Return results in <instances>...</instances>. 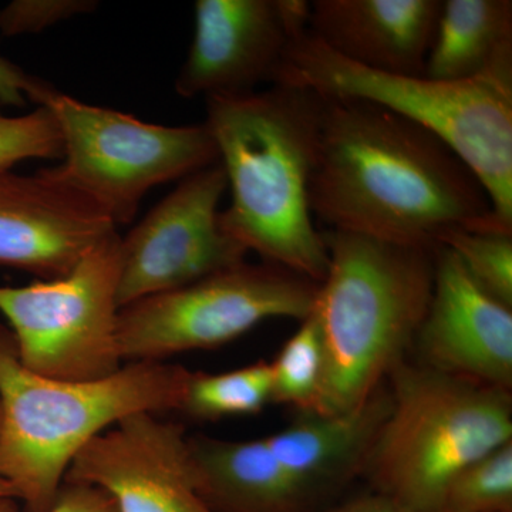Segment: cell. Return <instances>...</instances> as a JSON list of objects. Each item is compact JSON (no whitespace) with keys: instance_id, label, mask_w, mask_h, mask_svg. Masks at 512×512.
<instances>
[{"instance_id":"52a82bcc","label":"cell","mask_w":512,"mask_h":512,"mask_svg":"<svg viewBox=\"0 0 512 512\" xmlns=\"http://www.w3.org/2000/svg\"><path fill=\"white\" fill-rule=\"evenodd\" d=\"M42 106L55 113L63 138L57 174L99 202L119 225L136 217L154 187L220 163L204 123L170 127L92 106L53 90Z\"/></svg>"},{"instance_id":"3957f363","label":"cell","mask_w":512,"mask_h":512,"mask_svg":"<svg viewBox=\"0 0 512 512\" xmlns=\"http://www.w3.org/2000/svg\"><path fill=\"white\" fill-rule=\"evenodd\" d=\"M329 266L313 311L323 345L316 414L338 416L369 402L404 362L427 309L434 249L328 229Z\"/></svg>"},{"instance_id":"44dd1931","label":"cell","mask_w":512,"mask_h":512,"mask_svg":"<svg viewBox=\"0 0 512 512\" xmlns=\"http://www.w3.org/2000/svg\"><path fill=\"white\" fill-rule=\"evenodd\" d=\"M460 259L485 292L512 308V232L488 220L476 228H457L439 241Z\"/></svg>"},{"instance_id":"7a4b0ae2","label":"cell","mask_w":512,"mask_h":512,"mask_svg":"<svg viewBox=\"0 0 512 512\" xmlns=\"http://www.w3.org/2000/svg\"><path fill=\"white\" fill-rule=\"evenodd\" d=\"M320 114L318 94L272 84L265 92L207 99L204 123L231 190L222 231L266 264L318 284L329 266L309 198Z\"/></svg>"},{"instance_id":"9c48e42d","label":"cell","mask_w":512,"mask_h":512,"mask_svg":"<svg viewBox=\"0 0 512 512\" xmlns=\"http://www.w3.org/2000/svg\"><path fill=\"white\" fill-rule=\"evenodd\" d=\"M119 234L104 241L63 278L0 286L20 363L49 379L92 382L121 367L117 342Z\"/></svg>"},{"instance_id":"484cf974","label":"cell","mask_w":512,"mask_h":512,"mask_svg":"<svg viewBox=\"0 0 512 512\" xmlns=\"http://www.w3.org/2000/svg\"><path fill=\"white\" fill-rule=\"evenodd\" d=\"M46 512H119L109 495L92 485L63 483L56 503Z\"/></svg>"},{"instance_id":"7402d4cb","label":"cell","mask_w":512,"mask_h":512,"mask_svg":"<svg viewBox=\"0 0 512 512\" xmlns=\"http://www.w3.org/2000/svg\"><path fill=\"white\" fill-rule=\"evenodd\" d=\"M441 512H512V441L464 468L448 485Z\"/></svg>"},{"instance_id":"83f0119b","label":"cell","mask_w":512,"mask_h":512,"mask_svg":"<svg viewBox=\"0 0 512 512\" xmlns=\"http://www.w3.org/2000/svg\"><path fill=\"white\" fill-rule=\"evenodd\" d=\"M20 503L12 485L0 476V512H19Z\"/></svg>"},{"instance_id":"4316f807","label":"cell","mask_w":512,"mask_h":512,"mask_svg":"<svg viewBox=\"0 0 512 512\" xmlns=\"http://www.w3.org/2000/svg\"><path fill=\"white\" fill-rule=\"evenodd\" d=\"M329 512H420L410 510L404 505L384 497V495L376 494L372 497L359 498V500L350 501V503L342 505Z\"/></svg>"},{"instance_id":"9a60e30c","label":"cell","mask_w":512,"mask_h":512,"mask_svg":"<svg viewBox=\"0 0 512 512\" xmlns=\"http://www.w3.org/2000/svg\"><path fill=\"white\" fill-rule=\"evenodd\" d=\"M441 6V0H315L308 32L366 69L423 76Z\"/></svg>"},{"instance_id":"d6986e66","label":"cell","mask_w":512,"mask_h":512,"mask_svg":"<svg viewBox=\"0 0 512 512\" xmlns=\"http://www.w3.org/2000/svg\"><path fill=\"white\" fill-rule=\"evenodd\" d=\"M272 392L274 377L268 362L218 375L191 372L180 410L198 420L256 414L272 403Z\"/></svg>"},{"instance_id":"4fadbf2b","label":"cell","mask_w":512,"mask_h":512,"mask_svg":"<svg viewBox=\"0 0 512 512\" xmlns=\"http://www.w3.org/2000/svg\"><path fill=\"white\" fill-rule=\"evenodd\" d=\"M116 234L109 212L55 167L0 171V266L53 281Z\"/></svg>"},{"instance_id":"ac0fdd59","label":"cell","mask_w":512,"mask_h":512,"mask_svg":"<svg viewBox=\"0 0 512 512\" xmlns=\"http://www.w3.org/2000/svg\"><path fill=\"white\" fill-rule=\"evenodd\" d=\"M423 76L512 80L511 0H446Z\"/></svg>"},{"instance_id":"ffe728a7","label":"cell","mask_w":512,"mask_h":512,"mask_svg":"<svg viewBox=\"0 0 512 512\" xmlns=\"http://www.w3.org/2000/svg\"><path fill=\"white\" fill-rule=\"evenodd\" d=\"M323 345L315 311L285 343L275 362L272 402L286 404L301 414L315 413L323 380Z\"/></svg>"},{"instance_id":"d4e9b609","label":"cell","mask_w":512,"mask_h":512,"mask_svg":"<svg viewBox=\"0 0 512 512\" xmlns=\"http://www.w3.org/2000/svg\"><path fill=\"white\" fill-rule=\"evenodd\" d=\"M55 90L45 80L29 74L0 56V106H25L33 101L37 106L45 103L46 97Z\"/></svg>"},{"instance_id":"8fae6325","label":"cell","mask_w":512,"mask_h":512,"mask_svg":"<svg viewBox=\"0 0 512 512\" xmlns=\"http://www.w3.org/2000/svg\"><path fill=\"white\" fill-rule=\"evenodd\" d=\"M305 0H197L194 37L175 79L178 96H241L274 80L286 50L308 30Z\"/></svg>"},{"instance_id":"6da1fadb","label":"cell","mask_w":512,"mask_h":512,"mask_svg":"<svg viewBox=\"0 0 512 512\" xmlns=\"http://www.w3.org/2000/svg\"><path fill=\"white\" fill-rule=\"evenodd\" d=\"M309 198L329 229L406 247L436 248L491 215L483 185L439 137L362 100L322 97Z\"/></svg>"},{"instance_id":"e0dca14e","label":"cell","mask_w":512,"mask_h":512,"mask_svg":"<svg viewBox=\"0 0 512 512\" xmlns=\"http://www.w3.org/2000/svg\"><path fill=\"white\" fill-rule=\"evenodd\" d=\"M389 404V392L380 389L353 412L301 414L291 426L265 441L286 470L316 497L323 488L363 470Z\"/></svg>"},{"instance_id":"cb8c5ba5","label":"cell","mask_w":512,"mask_h":512,"mask_svg":"<svg viewBox=\"0 0 512 512\" xmlns=\"http://www.w3.org/2000/svg\"><path fill=\"white\" fill-rule=\"evenodd\" d=\"M96 8L97 2L92 0H15L0 9V33L3 36L40 33Z\"/></svg>"},{"instance_id":"277c9868","label":"cell","mask_w":512,"mask_h":512,"mask_svg":"<svg viewBox=\"0 0 512 512\" xmlns=\"http://www.w3.org/2000/svg\"><path fill=\"white\" fill-rule=\"evenodd\" d=\"M190 370L133 362L92 382L36 375L20 363L12 330L0 325V476L25 512H46L90 440L136 413L183 406Z\"/></svg>"},{"instance_id":"5bb4252c","label":"cell","mask_w":512,"mask_h":512,"mask_svg":"<svg viewBox=\"0 0 512 512\" xmlns=\"http://www.w3.org/2000/svg\"><path fill=\"white\" fill-rule=\"evenodd\" d=\"M413 346L420 365L511 390L512 308L485 292L443 245L434 249L433 292Z\"/></svg>"},{"instance_id":"603a6c76","label":"cell","mask_w":512,"mask_h":512,"mask_svg":"<svg viewBox=\"0 0 512 512\" xmlns=\"http://www.w3.org/2000/svg\"><path fill=\"white\" fill-rule=\"evenodd\" d=\"M63 158V138L55 113L37 106L23 116H6L0 110V171L12 170L20 161Z\"/></svg>"},{"instance_id":"30bf717a","label":"cell","mask_w":512,"mask_h":512,"mask_svg":"<svg viewBox=\"0 0 512 512\" xmlns=\"http://www.w3.org/2000/svg\"><path fill=\"white\" fill-rule=\"evenodd\" d=\"M228 190L220 163L183 178L120 241L119 308L174 291L245 262L248 251L220 225Z\"/></svg>"},{"instance_id":"8992f818","label":"cell","mask_w":512,"mask_h":512,"mask_svg":"<svg viewBox=\"0 0 512 512\" xmlns=\"http://www.w3.org/2000/svg\"><path fill=\"white\" fill-rule=\"evenodd\" d=\"M363 470L377 490L420 512H441L448 485L512 441L511 390L402 362Z\"/></svg>"},{"instance_id":"ba28073f","label":"cell","mask_w":512,"mask_h":512,"mask_svg":"<svg viewBox=\"0 0 512 512\" xmlns=\"http://www.w3.org/2000/svg\"><path fill=\"white\" fill-rule=\"evenodd\" d=\"M318 282L272 264L247 261L174 291L130 303L117 316L123 360L165 357L232 342L268 319L303 320Z\"/></svg>"},{"instance_id":"2e32d148","label":"cell","mask_w":512,"mask_h":512,"mask_svg":"<svg viewBox=\"0 0 512 512\" xmlns=\"http://www.w3.org/2000/svg\"><path fill=\"white\" fill-rule=\"evenodd\" d=\"M188 448L200 493L214 512H302L315 498L265 439L197 436Z\"/></svg>"},{"instance_id":"7c38bea8","label":"cell","mask_w":512,"mask_h":512,"mask_svg":"<svg viewBox=\"0 0 512 512\" xmlns=\"http://www.w3.org/2000/svg\"><path fill=\"white\" fill-rule=\"evenodd\" d=\"M64 483L104 491L119 512H214L198 488L181 424L136 413L90 440Z\"/></svg>"},{"instance_id":"5b68a950","label":"cell","mask_w":512,"mask_h":512,"mask_svg":"<svg viewBox=\"0 0 512 512\" xmlns=\"http://www.w3.org/2000/svg\"><path fill=\"white\" fill-rule=\"evenodd\" d=\"M272 84L367 101L426 128L476 175L494 220L512 229V80L443 82L376 72L336 55L306 30L286 50Z\"/></svg>"}]
</instances>
